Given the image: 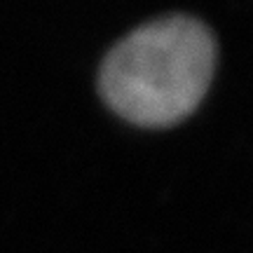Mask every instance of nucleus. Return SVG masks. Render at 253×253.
<instances>
[{
	"label": "nucleus",
	"mask_w": 253,
	"mask_h": 253,
	"mask_svg": "<svg viewBox=\"0 0 253 253\" xmlns=\"http://www.w3.org/2000/svg\"><path fill=\"white\" fill-rule=\"evenodd\" d=\"M216 40L199 19H155L122 38L101 66L99 89L120 118L141 126L185 120L207 94Z\"/></svg>",
	"instance_id": "1"
}]
</instances>
